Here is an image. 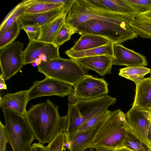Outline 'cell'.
<instances>
[{
	"instance_id": "cell-45",
	"label": "cell",
	"mask_w": 151,
	"mask_h": 151,
	"mask_svg": "<svg viewBox=\"0 0 151 151\" xmlns=\"http://www.w3.org/2000/svg\"><path fill=\"white\" fill-rule=\"evenodd\" d=\"M150 151H151V148H150Z\"/></svg>"
},
{
	"instance_id": "cell-20",
	"label": "cell",
	"mask_w": 151,
	"mask_h": 151,
	"mask_svg": "<svg viewBox=\"0 0 151 151\" xmlns=\"http://www.w3.org/2000/svg\"><path fill=\"white\" fill-rule=\"evenodd\" d=\"M70 49L74 51L86 50L112 43L109 40L99 35L84 33Z\"/></svg>"
},
{
	"instance_id": "cell-44",
	"label": "cell",
	"mask_w": 151,
	"mask_h": 151,
	"mask_svg": "<svg viewBox=\"0 0 151 151\" xmlns=\"http://www.w3.org/2000/svg\"><path fill=\"white\" fill-rule=\"evenodd\" d=\"M150 73V78H151V72Z\"/></svg>"
},
{
	"instance_id": "cell-26",
	"label": "cell",
	"mask_w": 151,
	"mask_h": 151,
	"mask_svg": "<svg viewBox=\"0 0 151 151\" xmlns=\"http://www.w3.org/2000/svg\"><path fill=\"white\" fill-rule=\"evenodd\" d=\"M25 5L21 1L16 6L4 19L0 27V37L11 27L24 13Z\"/></svg>"
},
{
	"instance_id": "cell-31",
	"label": "cell",
	"mask_w": 151,
	"mask_h": 151,
	"mask_svg": "<svg viewBox=\"0 0 151 151\" xmlns=\"http://www.w3.org/2000/svg\"><path fill=\"white\" fill-rule=\"evenodd\" d=\"M136 15L151 10V0H125Z\"/></svg>"
},
{
	"instance_id": "cell-17",
	"label": "cell",
	"mask_w": 151,
	"mask_h": 151,
	"mask_svg": "<svg viewBox=\"0 0 151 151\" xmlns=\"http://www.w3.org/2000/svg\"><path fill=\"white\" fill-rule=\"evenodd\" d=\"M104 120L89 129L65 137V141L70 144L68 151H86L88 149L90 144Z\"/></svg>"
},
{
	"instance_id": "cell-13",
	"label": "cell",
	"mask_w": 151,
	"mask_h": 151,
	"mask_svg": "<svg viewBox=\"0 0 151 151\" xmlns=\"http://www.w3.org/2000/svg\"><path fill=\"white\" fill-rule=\"evenodd\" d=\"M113 50L112 65L127 67H145L147 65L145 56L126 48L121 43H114Z\"/></svg>"
},
{
	"instance_id": "cell-18",
	"label": "cell",
	"mask_w": 151,
	"mask_h": 151,
	"mask_svg": "<svg viewBox=\"0 0 151 151\" xmlns=\"http://www.w3.org/2000/svg\"><path fill=\"white\" fill-rule=\"evenodd\" d=\"M132 107H138L148 111H151V78L150 77L144 78L136 85Z\"/></svg>"
},
{
	"instance_id": "cell-42",
	"label": "cell",
	"mask_w": 151,
	"mask_h": 151,
	"mask_svg": "<svg viewBox=\"0 0 151 151\" xmlns=\"http://www.w3.org/2000/svg\"><path fill=\"white\" fill-rule=\"evenodd\" d=\"M30 147L26 151H30Z\"/></svg>"
},
{
	"instance_id": "cell-3",
	"label": "cell",
	"mask_w": 151,
	"mask_h": 151,
	"mask_svg": "<svg viewBox=\"0 0 151 151\" xmlns=\"http://www.w3.org/2000/svg\"><path fill=\"white\" fill-rule=\"evenodd\" d=\"M116 99L107 95L89 99H78L73 105L68 103L66 137L75 132L83 124L92 117L108 109Z\"/></svg>"
},
{
	"instance_id": "cell-36",
	"label": "cell",
	"mask_w": 151,
	"mask_h": 151,
	"mask_svg": "<svg viewBox=\"0 0 151 151\" xmlns=\"http://www.w3.org/2000/svg\"><path fill=\"white\" fill-rule=\"evenodd\" d=\"M4 78L1 74L0 75V89H7L6 85L5 82Z\"/></svg>"
},
{
	"instance_id": "cell-30",
	"label": "cell",
	"mask_w": 151,
	"mask_h": 151,
	"mask_svg": "<svg viewBox=\"0 0 151 151\" xmlns=\"http://www.w3.org/2000/svg\"><path fill=\"white\" fill-rule=\"evenodd\" d=\"M112 111L107 109L92 117L83 124L74 133L85 131L94 127L109 117L112 114Z\"/></svg>"
},
{
	"instance_id": "cell-11",
	"label": "cell",
	"mask_w": 151,
	"mask_h": 151,
	"mask_svg": "<svg viewBox=\"0 0 151 151\" xmlns=\"http://www.w3.org/2000/svg\"><path fill=\"white\" fill-rule=\"evenodd\" d=\"M108 84L103 78L88 75L74 87L73 94L78 99H89L107 95Z\"/></svg>"
},
{
	"instance_id": "cell-2",
	"label": "cell",
	"mask_w": 151,
	"mask_h": 151,
	"mask_svg": "<svg viewBox=\"0 0 151 151\" xmlns=\"http://www.w3.org/2000/svg\"><path fill=\"white\" fill-rule=\"evenodd\" d=\"M129 128L124 112L120 109L113 111L103 122L88 149L114 151L123 147Z\"/></svg>"
},
{
	"instance_id": "cell-7",
	"label": "cell",
	"mask_w": 151,
	"mask_h": 151,
	"mask_svg": "<svg viewBox=\"0 0 151 151\" xmlns=\"http://www.w3.org/2000/svg\"><path fill=\"white\" fill-rule=\"evenodd\" d=\"M9 142L13 151H26L35 139L24 116L3 109Z\"/></svg>"
},
{
	"instance_id": "cell-39",
	"label": "cell",
	"mask_w": 151,
	"mask_h": 151,
	"mask_svg": "<svg viewBox=\"0 0 151 151\" xmlns=\"http://www.w3.org/2000/svg\"><path fill=\"white\" fill-rule=\"evenodd\" d=\"M147 141L150 147L151 148V120L150 125L147 137Z\"/></svg>"
},
{
	"instance_id": "cell-38",
	"label": "cell",
	"mask_w": 151,
	"mask_h": 151,
	"mask_svg": "<svg viewBox=\"0 0 151 151\" xmlns=\"http://www.w3.org/2000/svg\"><path fill=\"white\" fill-rule=\"evenodd\" d=\"M137 15L142 17L151 19V10Z\"/></svg>"
},
{
	"instance_id": "cell-1",
	"label": "cell",
	"mask_w": 151,
	"mask_h": 151,
	"mask_svg": "<svg viewBox=\"0 0 151 151\" xmlns=\"http://www.w3.org/2000/svg\"><path fill=\"white\" fill-rule=\"evenodd\" d=\"M59 106L49 100L32 106L24 115L34 136L43 145L61 133H65L67 116H60Z\"/></svg>"
},
{
	"instance_id": "cell-29",
	"label": "cell",
	"mask_w": 151,
	"mask_h": 151,
	"mask_svg": "<svg viewBox=\"0 0 151 151\" xmlns=\"http://www.w3.org/2000/svg\"><path fill=\"white\" fill-rule=\"evenodd\" d=\"M76 33H78V30L65 23L59 31L54 43L60 47L65 42L69 40L71 36Z\"/></svg>"
},
{
	"instance_id": "cell-35",
	"label": "cell",
	"mask_w": 151,
	"mask_h": 151,
	"mask_svg": "<svg viewBox=\"0 0 151 151\" xmlns=\"http://www.w3.org/2000/svg\"><path fill=\"white\" fill-rule=\"evenodd\" d=\"M30 151H46L45 146L39 142L34 143L30 147Z\"/></svg>"
},
{
	"instance_id": "cell-32",
	"label": "cell",
	"mask_w": 151,
	"mask_h": 151,
	"mask_svg": "<svg viewBox=\"0 0 151 151\" xmlns=\"http://www.w3.org/2000/svg\"><path fill=\"white\" fill-rule=\"evenodd\" d=\"M65 141V136L64 133H61L55 136L45 146L46 151H63Z\"/></svg>"
},
{
	"instance_id": "cell-16",
	"label": "cell",
	"mask_w": 151,
	"mask_h": 151,
	"mask_svg": "<svg viewBox=\"0 0 151 151\" xmlns=\"http://www.w3.org/2000/svg\"><path fill=\"white\" fill-rule=\"evenodd\" d=\"M113 57L101 55L73 59L74 61L87 69L96 71L99 75L104 76L111 74Z\"/></svg>"
},
{
	"instance_id": "cell-40",
	"label": "cell",
	"mask_w": 151,
	"mask_h": 151,
	"mask_svg": "<svg viewBox=\"0 0 151 151\" xmlns=\"http://www.w3.org/2000/svg\"><path fill=\"white\" fill-rule=\"evenodd\" d=\"M114 151H133L125 147H122L115 150Z\"/></svg>"
},
{
	"instance_id": "cell-15",
	"label": "cell",
	"mask_w": 151,
	"mask_h": 151,
	"mask_svg": "<svg viewBox=\"0 0 151 151\" xmlns=\"http://www.w3.org/2000/svg\"><path fill=\"white\" fill-rule=\"evenodd\" d=\"M29 101L28 90L7 93L1 97L0 107L3 109L12 111L24 116L27 112L26 107Z\"/></svg>"
},
{
	"instance_id": "cell-33",
	"label": "cell",
	"mask_w": 151,
	"mask_h": 151,
	"mask_svg": "<svg viewBox=\"0 0 151 151\" xmlns=\"http://www.w3.org/2000/svg\"><path fill=\"white\" fill-rule=\"evenodd\" d=\"M25 32L29 41H40L41 36V27L37 25H27L22 27Z\"/></svg>"
},
{
	"instance_id": "cell-34",
	"label": "cell",
	"mask_w": 151,
	"mask_h": 151,
	"mask_svg": "<svg viewBox=\"0 0 151 151\" xmlns=\"http://www.w3.org/2000/svg\"><path fill=\"white\" fill-rule=\"evenodd\" d=\"M0 151H5L6 143L9 138L5 125L0 122Z\"/></svg>"
},
{
	"instance_id": "cell-12",
	"label": "cell",
	"mask_w": 151,
	"mask_h": 151,
	"mask_svg": "<svg viewBox=\"0 0 151 151\" xmlns=\"http://www.w3.org/2000/svg\"><path fill=\"white\" fill-rule=\"evenodd\" d=\"M59 47L54 43L29 41L24 51V65L35 63L37 59L46 61L60 58Z\"/></svg>"
},
{
	"instance_id": "cell-37",
	"label": "cell",
	"mask_w": 151,
	"mask_h": 151,
	"mask_svg": "<svg viewBox=\"0 0 151 151\" xmlns=\"http://www.w3.org/2000/svg\"><path fill=\"white\" fill-rule=\"evenodd\" d=\"M78 99L73 94L69 95L68 98V101L69 103L73 105L75 104L77 102Z\"/></svg>"
},
{
	"instance_id": "cell-41",
	"label": "cell",
	"mask_w": 151,
	"mask_h": 151,
	"mask_svg": "<svg viewBox=\"0 0 151 151\" xmlns=\"http://www.w3.org/2000/svg\"><path fill=\"white\" fill-rule=\"evenodd\" d=\"M86 151H102L100 150H96L95 149L91 148H89L88 150H86Z\"/></svg>"
},
{
	"instance_id": "cell-4",
	"label": "cell",
	"mask_w": 151,
	"mask_h": 151,
	"mask_svg": "<svg viewBox=\"0 0 151 151\" xmlns=\"http://www.w3.org/2000/svg\"><path fill=\"white\" fill-rule=\"evenodd\" d=\"M133 17L96 7L87 0H75L68 12L65 23L76 28L80 24L90 20L122 23L130 22Z\"/></svg>"
},
{
	"instance_id": "cell-10",
	"label": "cell",
	"mask_w": 151,
	"mask_h": 151,
	"mask_svg": "<svg viewBox=\"0 0 151 151\" xmlns=\"http://www.w3.org/2000/svg\"><path fill=\"white\" fill-rule=\"evenodd\" d=\"M125 115L133 134L150 148L147 141L151 120L150 112L138 107H132Z\"/></svg>"
},
{
	"instance_id": "cell-27",
	"label": "cell",
	"mask_w": 151,
	"mask_h": 151,
	"mask_svg": "<svg viewBox=\"0 0 151 151\" xmlns=\"http://www.w3.org/2000/svg\"><path fill=\"white\" fill-rule=\"evenodd\" d=\"M22 29L18 21L0 37V49L14 42Z\"/></svg>"
},
{
	"instance_id": "cell-5",
	"label": "cell",
	"mask_w": 151,
	"mask_h": 151,
	"mask_svg": "<svg viewBox=\"0 0 151 151\" xmlns=\"http://www.w3.org/2000/svg\"><path fill=\"white\" fill-rule=\"evenodd\" d=\"M130 22L117 23L106 20L91 19L82 23L76 28L78 33L96 35L109 40L113 43H121L137 37L130 26Z\"/></svg>"
},
{
	"instance_id": "cell-6",
	"label": "cell",
	"mask_w": 151,
	"mask_h": 151,
	"mask_svg": "<svg viewBox=\"0 0 151 151\" xmlns=\"http://www.w3.org/2000/svg\"><path fill=\"white\" fill-rule=\"evenodd\" d=\"M37 67L38 71L45 77L69 83L74 87L88 75V69L70 58L66 59L60 57L42 61Z\"/></svg>"
},
{
	"instance_id": "cell-8",
	"label": "cell",
	"mask_w": 151,
	"mask_h": 151,
	"mask_svg": "<svg viewBox=\"0 0 151 151\" xmlns=\"http://www.w3.org/2000/svg\"><path fill=\"white\" fill-rule=\"evenodd\" d=\"M24 46L16 41L0 49V68L5 80L15 75L24 65Z\"/></svg>"
},
{
	"instance_id": "cell-14",
	"label": "cell",
	"mask_w": 151,
	"mask_h": 151,
	"mask_svg": "<svg viewBox=\"0 0 151 151\" xmlns=\"http://www.w3.org/2000/svg\"><path fill=\"white\" fill-rule=\"evenodd\" d=\"M70 9L63 6L44 12L35 14L24 13L18 20L22 28L27 25H34L41 27L51 22L65 12H68Z\"/></svg>"
},
{
	"instance_id": "cell-21",
	"label": "cell",
	"mask_w": 151,
	"mask_h": 151,
	"mask_svg": "<svg viewBox=\"0 0 151 151\" xmlns=\"http://www.w3.org/2000/svg\"><path fill=\"white\" fill-rule=\"evenodd\" d=\"M75 0H69L66 3H52L43 2L42 0H26L22 1L25 5L24 13L35 14L44 12L65 6L70 9Z\"/></svg>"
},
{
	"instance_id": "cell-28",
	"label": "cell",
	"mask_w": 151,
	"mask_h": 151,
	"mask_svg": "<svg viewBox=\"0 0 151 151\" xmlns=\"http://www.w3.org/2000/svg\"><path fill=\"white\" fill-rule=\"evenodd\" d=\"M123 147L133 151H150V148L133 134L129 127Z\"/></svg>"
},
{
	"instance_id": "cell-25",
	"label": "cell",
	"mask_w": 151,
	"mask_h": 151,
	"mask_svg": "<svg viewBox=\"0 0 151 151\" xmlns=\"http://www.w3.org/2000/svg\"><path fill=\"white\" fill-rule=\"evenodd\" d=\"M119 75L133 81L137 85L144 78V76L151 72V70L142 66L127 67L119 70Z\"/></svg>"
},
{
	"instance_id": "cell-19",
	"label": "cell",
	"mask_w": 151,
	"mask_h": 151,
	"mask_svg": "<svg viewBox=\"0 0 151 151\" xmlns=\"http://www.w3.org/2000/svg\"><path fill=\"white\" fill-rule=\"evenodd\" d=\"M95 7L114 13L134 17L136 15L125 0H87Z\"/></svg>"
},
{
	"instance_id": "cell-9",
	"label": "cell",
	"mask_w": 151,
	"mask_h": 151,
	"mask_svg": "<svg viewBox=\"0 0 151 151\" xmlns=\"http://www.w3.org/2000/svg\"><path fill=\"white\" fill-rule=\"evenodd\" d=\"M73 86L69 83L45 77L42 80L35 81L28 90V100L44 96H69L73 94Z\"/></svg>"
},
{
	"instance_id": "cell-43",
	"label": "cell",
	"mask_w": 151,
	"mask_h": 151,
	"mask_svg": "<svg viewBox=\"0 0 151 151\" xmlns=\"http://www.w3.org/2000/svg\"><path fill=\"white\" fill-rule=\"evenodd\" d=\"M149 112H150V116H151V111H150Z\"/></svg>"
},
{
	"instance_id": "cell-24",
	"label": "cell",
	"mask_w": 151,
	"mask_h": 151,
	"mask_svg": "<svg viewBox=\"0 0 151 151\" xmlns=\"http://www.w3.org/2000/svg\"><path fill=\"white\" fill-rule=\"evenodd\" d=\"M129 24L140 37L151 39V19L136 15L132 19Z\"/></svg>"
},
{
	"instance_id": "cell-22",
	"label": "cell",
	"mask_w": 151,
	"mask_h": 151,
	"mask_svg": "<svg viewBox=\"0 0 151 151\" xmlns=\"http://www.w3.org/2000/svg\"><path fill=\"white\" fill-rule=\"evenodd\" d=\"M68 12H65L51 22L41 26V36L40 41L54 43L60 29L65 23Z\"/></svg>"
},
{
	"instance_id": "cell-23",
	"label": "cell",
	"mask_w": 151,
	"mask_h": 151,
	"mask_svg": "<svg viewBox=\"0 0 151 151\" xmlns=\"http://www.w3.org/2000/svg\"><path fill=\"white\" fill-rule=\"evenodd\" d=\"M113 44L111 43L101 46L81 51H75L70 49L66 51L65 53L72 59L101 55H107L114 57Z\"/></svg>"
}]
</instances>
